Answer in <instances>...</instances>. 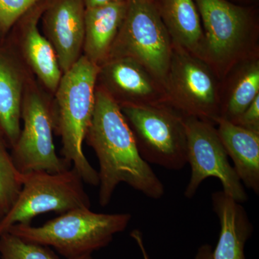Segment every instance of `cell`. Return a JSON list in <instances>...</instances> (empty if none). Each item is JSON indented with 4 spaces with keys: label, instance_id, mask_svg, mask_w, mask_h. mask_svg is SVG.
Returning <instances> with one entry per match:
<instances>
[{
    "label": "cell",
    "instance_id": "obj_23",
    "mask_svg": "<svg viewBox=\"0 0 259 259\" xmlns=\"http://www.w3.org/2000/svg\"><path fill=\"white\" fill-rule=\"evenodd\" d=\"M233 123L245 128L259 132V95Z\"/></svg>",
    "mask_w": 259,
    "mask_h": 259
},
{
    "label": "cell",
    "instance_id": "obj_17",
    "mask_svg": "<svg viewBox=\"0 0 259 259\" xmlns=\"http://www.w3.org/2000/svg\"><path fill=\"white\" fill-rule=\"evenodd\" d=\"M162 17L167 30L177 42L191 50L197 49L202 30L193 0H163Z\"/></svg>",
    "mask_w": 259,
    "mask_h": 259
},
{
    "label": "cell",
    "instance_id": "obj_14",
    "mask_svg": "<svg viewBox=\"0 0 259 259\" xmlns=\"http://www.w3.org/2000/svg\"><path fill=\"white\" fill-rule=\"evenodd\" d=\"M218 136L243 185L259 193V132L224 118L218 120Z\"/></svg>",
    "mask_w": 259,
    "mask_h": 259
},
{
    "label": "cell",
    "instance_id": "obj_6",
    "mask_svg": "<svg viewBox=\"0 0 259 259\" xmlns=\"http://www.w3.org/2000/svg\"><path fill=\"white\" fill-rule=\"evenodd\" d=\"M120 109L145 161L169 170L185 166L187 148L184 120L165 110L137 104H124Z\"/></svg>",
    "mask_w": 259,
    "mask_h": 259
},
{
    "label": "cell",
    "instance_id": "obj_1",
    "mask_svg": "<svg viewBox=\"0 0 259 259\" xmlns=\"http://www.w3.org/2000/svg\"><path fill=\"white\" fill-rule=\"evenodd\" d=\"M87 142L98 158L99 203H110L120 183L149 198H161L164 186L141 156L132 130L115 99L102 89L95 91L93 119Z\"/></svg>",
    "mask_w": 259,
    "mask_h": 259
},
{
    "label": "cell",
    "instance_id": "obj_24",
    "mask_svg": "<svg viewBox=\"0 0 259 259\" xmlns=\"http://www.w3.org/2000/svg\"><path fill=\"white\" fill-rule=\"evenodd\" d=\"M131 236L134 238L135 241H136V243H137L138 245H139L140 250L142 252L144 259H151L150 258L149 255H148L147 250L146 249V247H145L142 233H141L139 230H134L132 233H131Z\"/></svg>",
    "mask_w": 259,
    "mask_h": 259
},
{
    "label": "cell",
    "instance_id": "obj_26",
    "mask_svg": "<svg viewBox=\"0 0 259 259\" xmlns=\"http://www.w3.org/2000/svg\"><path fill=\"white\" fill-rule=\"evenodd\" d=\"M122 0H83L85 8H95V7L102 6L110 3H117Z\"/></svg>",
    "mask_w": 259,
    "mask_h": 259
},
{
    "label": "cell",
    "instance_id": "obj_16",
    "mask_svg": "<svg viewBox=\"0 0 259 259\" xmlns=\"http://www.w3.org/2000/svg\"><path fill=\"white\" fill-rule=\"evenodd\" d=\"M23 79L9 50L0 44V131L13 148L21 132Z\"/></svg>",
    "mask_w": 259,
    "mask_h": 259
},
{
    "label": "cell",
    "instance_id": "obj_9",
    "mask_svg": "<svg viewBox=\"0 0 259 259\" xmlns=\"http://www.w3.org/2000/svg\"><path fill=\"white\" fill-rule=\"evenodd\" d=\"M83 0H47L42 15L46 37L57 56L63 74L81 57L84 41Z\"/></svg>",
    "mask_w": 259,
    "mask_h": 259
},
{
    "label": "cell",
    "instance_id": "obj_20",
    "mask_svg": "<svg viewBox=\"0 0 259 259\" xmlns=\"http://www.w3.org/2000/svg\"><path fill=\"white\" fill-rule=\"evenodd\" d=\"M259 92V68L255 65L245 72L237 83L227 107V115L223 118L231 121L248 108L258 96Z\"/></svg>",
    "mask_w": 259,
    "mask_h": 259
},
{
    "label": "cell",
    "instance_id": "obj_22",
    "mask_svg": "<svg viewBox=\"0 0 259 259\" xmlns=\"http://www.w3.org/2000/svg\"><path fill=\"white\" fill-rule=\"evenodd\" d=\"M40 0H0V39L5 38L17 22Z\"/></svg>",
    "mask_w": 259,
    "mask_h": 259
},
{
    "label": "cell",
    "instance_id": "obj_7",
    "mask_svg": "<svg viewBox=\"0 0 259 259\" xmlns=\"http://www.w3.org/2000/svg\"><path fill=\"white\" fill-rule=\"evenodd\" d=\"M184 122L187 163L191 167L190 180L185 189V197H194L204 180L214 177L222 184L225 193L239 203L247 202L248 194L228 160V153L217 130L209 122L197 117H186Z\"/></svg>",
    "mask_w": 259,
    "mask_h": 259
},
{
    "label": "cell",
    "instance_id": "obj_19",
    "mask_svg": "<svg viewBox=\"0 0 259 259\" xmlns=\"http://www.w3.org/2000/svg\"><path fill=\"white\" fill-rule=\"evenodd\" d=\"M7 146L8 143L0 131V209L3 216L18 198L23 183V174L15 166Z\"/></svg>",
    "mask_w": 259,
    "mask_h": 259
},
{
    "label": "cell",
    "instance_id": "obj_10",
    "mask_svg": "<svg viewBox=\"0 0 259 259\" xmlns=\"http://www.w3.org/2000/svg\"><path fill=\"white\" fill-rule=\"evenodd\" d=\"M205 30L209 54L216 59L231 55L244 36V10L225 0H195Z\"/></svg>",
    "mask_w": 259,
    "mask_h": 259
},
{
    "label": "cell",
    "instance_id": "obj_13",
    "mask_svg": "<svg viewBox=\"0 0 259 259\" xmlns=\"http://www.w3.org/2000/svg\"><path fill=\"white\" fill-rule=\"evenodd\" d=\"M174 82L182 95V106L191 116L218 122L215 114V87L209 71L198 61L184 58L175 68Z\"/></svg>",
    "mask_w": 259,
    "mask_h": 259
},
{
    "label": "cell",
    "instance_id": "obj_8",
    "mask_svg": "<svg viewBox=\"0 0 259 259\" xmlns=\"http://www.w3.org/2000/svg\"><path fill=\"white\" fill-rule=\"evenodd\" d=\"M24 125L12 157L22 174L36 171L58 173L71 168V164L56 152L54 141L53 109L36 92L29 90L22 104Z\"/></svg>",
    "mask_w": 259,
    "mask_h": 259
},
{
    "label": "cell",
    "instance_id": "obj_4",
    "mask_svg": "<svg viewBox=\"0 0 259 259\" xmlns=\"http://www.w3.org/2000/svg\"><path fill=\"white\" fill-rule=\"evenodd\" d=\"M83 181L72 166L66 171L49 173L36 171L23 174L18 198L0 220V236L18 224H30L39 214H64L70 210L90 208Z\"/></svg>",
    "mask_w": 259,
    "mask_h": 259
},
{
    "label": "cell",
    "instance_id": "obj_3",
    "mask_svg": "<svg viewBox=\"0 0 259 259\" xmlns=\"http://www.w3.org/2000/svg\"><path fill=\"white\" fill-rule=\"evenodd\" d=\"M129 213L105 214L79 208L61 214L40 227L18 224L9 233L24 241L55 248L66 259L92 255L111 243L131 222Z\"/></svg>",
    "mask_w": 259,
    "mask_h": 259
},
{
    "label": "cell",
    "instance_id": "obj_25",
    "mask_svg": "<svg viewBox=\"0 0 259 259\" xmlns=\"http://www.w3.org/2000/svg\"><path fill=\"white\" fill-rule=\"evenodd\" d=\"M212 248L210 245L203 244L197 249L194 259H212Z\"/></svg>",
    "mask_w": 259,
    "mask_h": 259
},
{
    "label": "cell",
    "instance_id": "obj_2",
    "mask_svg": "<svg viewBox=\"0 0 259 259\" xmlns=\"http://www.w3.org/2000/svg\"><path fill=\"white\" fill-rule=\"evenodd\" d=\"M100 71L99 65L81 56L63 74L53 108L54 126L61 138L64 158L79 173L83 182L92 186H98V173L85 156L83 144L93 119L95 83Z\"/></svg>",
    "mask_w": 259,
    "mask_h": 259
},
{
    "label": "cell",
    "instance_id": "obj_18",
    "mask_svg": "<svg viewBox=\"0 0 259 259\" xmlns=\"http://www.w3.org/2000/svg\"><path fill=\"white\" fill-rule=\"evenodd\" d=\"M112 83L124 93L132 96H147L153 93L151 81L141 65L131 58H115L107 68Z\"/></svg>",
    "mask_w": 259,
    "mask_h": 259
},
{
    "label": "cell",
    "instance_id": "obj_15",
    "mask_svg": "<svg viewBox=\"0 0 259 259\" xmlns=\"http://www.w3.org/2000/svg\"><path fill=\"white\" fill-rule=\"evenodd\" d=\"M125 0L85 8V57L99 65L110 53L126 13Z\"/></svg>",
    "mask_w": 259,
    "mask_h": 259
},
{
    "label": "cell",
    "instance_id": "obj_21",
    "mask_svg": "<svg viewBox=\"0 0 259 259\" xmlns=\"http://www.w3.org/2000/svg\"><path fill=\"white\" fill-rule=\"evenodd\" d=\"M0 256L2 259H58L47 246L25 241L8 233L0 236ZM70 259H94L85 255Z\"/></svg>",
    "mask_w": 259,
    "mask_h": 259
},
{
    "label": "cell",
    "instance_id": "obj_5",
    "mask_svg": "<svg viewBox=\"0 0 259 259\" xmlns=\"http://www.w3.org/2000/svg\"><path fill=\"white\" fill-rule=\"evenodd\" d=\"M125 1V18L110 53L113 51L115 59L131 58L158 77H163L171 59L166 25L151 0Z\"/></svg>",
    "mask_w": 259,
    "mask_h": 259
},
{
    "label": "cell",
    "instance_id": "obj_27",
    "mask_svg": "<svg viewBox=\"0 0 259 259\" xmlns=\"http://www.w3.org/2000/svg\"><path fill=\"white\" fill-rule=\"evenodd\" d=\"M3 217V213L2 212L1 209H0V220L2 219V218Z\"/></svg>",
    "mask_w": 259,
    "mask_h": 259
},
{
    "label": "cell",
    "instance_id": "obj_12",
    "mask_svg": "<svg viewBox=\"0 0 259 259\" xmlns=\"http://www.w3.org/2000/svg\"><path fill=\"white\" fill-rule=\"evenodd\" d=\"M211 199L221 226L212 259H246L245 246L253 226L244 207L223 190L214 192Z\"/></svg>",
    "mask_w": 259,
    "mask_h": 259
},
{
    "label": "cell",
    "instance_id": "obj_11",
    "mask_svg": "<svg viewBox=\"0 0 259 259\" xmlns=\"http://www.w3.org/2000/svg\"><path fill=\"white\" fill-rule=\"evenodd\" d=\"M47 3V0H40L18 22L21 28L22 50L25 59L44 84L56 93L63 73L54 47L37 27Z\"/></svg>",
    "mask_w": 259,
    "mask_h": 259
}]
</instances>
